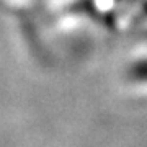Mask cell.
Listing matches in <instances>:
<instances>
[{
    "instance_id": "6da1fadb",
    "label": "cell",
    "mask_w": 147,
    "mask_h": 147,
    "mask_svg": "<svg viewBox=\"0 0 147 147\" xmlns=\"http://www.w3.org/2000/svg\"><path fill=\"white\" fill-rule=\"evenodd\" d=\"M129 74H131L132 79L136 80H147V61H141L136 65H132Z\"/></svg>"
}]
</instances>
